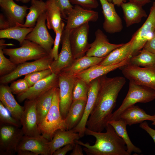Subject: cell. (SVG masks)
<instances>
[{"instance_id":"44","label":"cell","mask_w":155,"mask_h":155,"mask_svg":"<svg viewBox=\"0 0 155 155\" xmlns=\"http://www.w3.org/2000/svg\"><path fill=\"white\" fill-rule=\"evenodd\" d=\"M75 144H67L56 150L53 155H65L69 152L72 150Z\"/></svg>"},{"instance_id":"36","label":"cell","mask_w":155,"mask_h":155,"mask_svg":"<svg viewBox=\"0 0 155 155\" xmlns=\"http://www.w3.org/2000/svg\"><path fill=\"white\" fill-rule=\"evenodd\" d=\"M4 40L1 39L0 40V76L1 77L8 75L13 71L17 65L14 64L4 56L3 50L6 45Z\"/></svg>"},{"instance_id":"52","label":"cell","mask_w":155,"mask_h":155,"mask_svg":"<svg viewBox=\"0 0 155 155\" xmlns=\"http://www.w3.org/2000/svg\"><path fill=\"white\" fill-rule=\"evenodd\" d=\"M152 124L153 125H155V119L152 121Z\"/></svg>"},{"instance_id":"14","label":"cell","mask_w":155,"mask_h":155,"mask_svg":"<svg viewBox=\"0 0 155 155\" xmlns=\"http://www.w3.org/2000/svg\"><path fill=\"white\" fill-rule=\"evenodd\" d=\"M71 30L65 28L61 36L62 48L57 59L54 60L49 67L52 73L58 75L63 69L70 65L75 60L69 39Z\"/></svg>"},{"instance_id":"46","label":"cell","mask_w":155,"mask_h":155,"mask_svg":"<svg viewBox=\"0 0 155 155\" xmlns=\"http://www.w3.org/2000/svg\"><path fill=\"white\" fill-rule=\"evenodd\" d=\"M140 127L150 135L153 139L155 144V130L150 127L147 122L145 121L140 123Z\"/></svg>"},{"instance_id":"23","label":"cell","mask_w":155,"mask_h":155,"mask_svg":"<svg viewBox=\"0 0 155 155\" xmlns=\"http://www.w3.org/2000/svg\"><path fill=\"white\" fill-rule=\"evenodd\" d=\"M12 94L10 87L7 84H1L0 101L13 117L20 121L24 107L21 106L18 103Z\"/></svg>"},{"instance_id":"7","label":"cell","mask_w":155,"mask_h":155,"mask_svg":"<svg viewBox=\"0 0 155 155\" xmlns=\"http://www.w3.org/2000/svg\"><path fill=\"white\" fill-rule=\"evenodd\" d=\"M54 60L50 54L32 62H26L18 65L12 72L0 77V84H7L21 76L34 71L48 69Z\"/></svg>"},{"instance_id":"11","label":"cell","mask_w":155,"mask_h":155,"mask_svg":"<svg viewBox=\"0 0 155 155\" xmlns=\"http://www.w3.org/2000/svg\"><path fill=\"white\" fill-rule=\"evenodd\" d=\"M46 20L45 12L39 17L33 29L27 35L25 39L38 44L49 54H50L54 40L48 31L46 24Z\"/></svg>"},{"instance_id":"17","label":"cell","mask_w":155,"mask_h":155,"mask_svg":"<svg viewBox=\"0 0 155 155\" xmlns=\"http://www.w3.org/2000/svg\"><path fill=\"white\" fill-rule=\"evenodd\" d=\"M59 89V108L62 118L65 119L72 102V92L75 77L58 74Z\"/></svg>"},{"instance_id":"8","label":"cell","mask_w":155,"mask_h":155,"mask_svg":"<svg viewBox=\"0 0 155 155\" xmlns=\"http://www.w3.org/2000/svg\"><path fill=\"white\" fill-rule=\"evenodd\" d=\"M15 126L0 125V155H13L24 135L22 129Z\"/></svg>"},{"instance_id":"15","label":"cell","mask_w":155,"mask_h":155,"mask_svg":"<svg viewBox=\"0 0 155 155\" xmlns=\"http://www.w3.org/2000/svg\"><path fill=\"white\" fill-rule=\"evenodd\" d=\"M58 75L52 73L46 78L30 87L24 92L17 95L20 102L26 100L36 99L55 86H59Z\"/></svg>"},{"instance_id":"9","label":"cell","mask_w":155,"mask_h":155,"mask_svg":"<svg viewBox=\"0 0 155 155\" xmlns=\"http://www.w3.org/2000/svg\"><path fill=\"white\" fill-rule=\"evenodd\" d=\"M122 72L129 81L155 91V65L142 67L128 65L122 69Z\"/></svg>"},{"instance_id":"29","label":"cell","mask_w":155,"mask_h":155,"mask_svg":"<svg viewBox=\"0 0 155 155\" xmlns=\"http://www.w3.org/2000/svg\"><path fill=\"white\" fill-rule=\"evenodd\" d=\"M132 43L131 39L128 42L112 51L98 64L103 65H114L131 57L130 53Z\"/></svg>"},{"instance_id":"31","label":"cell","mask_w":155,"mask_h":155,"mask_svg":"<svg viewBox=\"0 0 155 155\" xmlns=\"http://www.w3.org/2000/svg\"><path fill=\"white\" fill-rule=\"evenodd\" d=\"M108 123L113 126L117 135L125 143L127 152L129 155L132 152L138 154L142 152V150L135 146L131 141L127 130V125L123 120L119 119L118 120H111Z\"/></svg>"},{"instance_id":"10","label":"cell","mask_w":155,"mask_h":155,"mask_svg":"<svg viewBox=\"0 0 155 155\" xmlns=\"http://www.w3.org/2000/svg\"><path fill=\"white\" fill-rule=\"evenodd\" d=\"M89 31V23L71 30L69 42L75 59L85 55L90 47V44L88 41Z\"/></svg>"},{"instance_id":"50","label":"cell","mask_w":155,"mask_h":155,"mask_svg":"<svg viewBox=\"0 0 155 155\" xmlns=\"http://www.w3.org/2000/svg\"><path fill=\"white\" fill-rule=\"evenodd\" d=\"M109 2L113 3L115 5L117 6H121V4L123 3L122 0H107Z\"/></svg>"},{"instance_id":"48","label":"cell","mask_w":155,"mask_h":155,"mask_svg":"<svg viewBox=\"0 0 155 155\" xmlns=\"http://www.w3.org/2000/svg\"><path fill=\"white\" fill-rule=\"evenodd\" d=\"M81 146L76 143L72 150V152L70 153V155H83V149Z\"/></svg>"},{"instance_id":"53","label":"cell","mask_w":155,"mask_h":155,"mask_svg":"<svg viewBox=\"0 0 155 155\" xmlns=\"http://www.w3.org/2000/svg\"></svg>"},{"instance_id":"42","label":"cell","mask_w":155,"mask_h":155,"mask_svg":"<svg viewBox=\"0 0 155 155\" xmlns=\"http://www.w3.org/2000/svg\"><path fill=\"white\" fill-rule=\"evenodd\" d=\"M59 9L62 18L66 19L68 12L73 6L69 0H52Z\"/></svg>"},{"instance_id":"27","label":"cell","mask_w":155,"mask_h":155,"mask_svg":"<svg viewBox=\"0 0 155 155\" xmlns=\"http://www.w3.org/2000/svg\"><path fill=\"white\" fill-rule=\"evenodd\" d=\"M80 138L78 133L72 129H58L55 132L52 140L49 141L50 155L58 149L69 144H75V141Z\"/></svg>"},{"instance_id":"2","label":"cell","mask_w":155,"mask_h":155,"mask_svg":"<svg viewBox=\"0 0 155 155\" xmlns=\"http://www.w3.org/2000/svg\"><path fill=\"white\" fill-rule=\"evenodd\" d=\"M105 129L106 132L103 133L86 128L85 134L92 136L96 139L93 145L78 140L75 141V143L83 146V150L87 155H129L125 143L117 135L113 126L108 123Z\"/></svg>"},{"instance_id":"49","label":"cell","mask_w":155,"mask_h":155,"mask_svg":"<svg viewBox=\"0 0 155 155\" xmlns=\"http://www.w3.org/2000/svg\"><path fill=\"white\" fill-rule=\"evenodd\" d=\"M123 3H126L127 1L129 2H133L142 6L150 3L151 0H122Z\"/></svg>"},{"instance_id":"12","label":"cell","mask_w":155,"mask_h":155,"mask_svg":"<svg viewBox=\"0 0 155 155\" xmlns=\"http://www.w3.org/2000/svg\"><path fill=\"white\" fill-rule=\"evenodd\" d=\"M36 102V99L26 100L25 101L24 109L20 119L24 135L33 137L41 135L38 127Z\"/></svg>"},{"instance_id":"35","label":"cell","mask_w":155,"mask_h":155,"mask_svg":"<svg viewBox=\"0 0 155 155\" xmlns=\"http://www.w3.org/2000/svg\"><path fill=\"white\" fill-rule=\"evenodd\" d=\"M128 65L145 67L155 65V54L142 49L137 54L132 56Z\"/></svg>"},{"instance_id":"24","label":"cell","mask_w":155,"mask_h":155,"mask_svg":"<svg viewBox=\"0 0 155 155\" xmlns=\"http://www.w3.org/2000/svg\"><path fill=\"white\" fill-rule=\"evenodd\" d=\"M104 57L99 58L85 55L75 59L70 65L63 69L60 73L69 76L75 77L89 67L99 64Z\"/></svg>"},{"instance_id":"40","label":"cell","mask_w":155,"mask_h":155,"mask_svg":"<svg viewBox=\"0 0 155 155\" xmlns=\"http://www.w3.org/2000/svg\"><path fill=\"white\" fill-rule=\"evenodd\" d=\"M9 87L12 93L16 95L24 92L30 87L28 82L24 78L13 82Z\"/></svg>"},{"instance_id":"38","label":"cell","mask_w":155,"mask_h":155,"mask_svg":"<svg viewBox=\"0 0 155 155\" xmlns=\"http://www.w3.org/2000/svg\"><path fill=\"white\" fill-rule=\"evenodd\" d=\"M6 124L20 127V121L13 117L9 111L0 101V125Z\"/></svg>"},{"instance_id":"20","label":"cell","mask_w":155,"mask_h":155,"mask_svg":"<svg viewBox=\"0 0 155 155\" xmlns=\"http://www.w3.org/2000/svg\"><path fill=\"white\" fill-rule=\"evenodd\" d=\"M95 39L93 42L90 44V47L86 53V55L104 58L123 44H115L110 43L107 36L99 29L95 31Z\"/></svg>"},{"instance_id":"47","label":"cell","mask_w":155,"mask_h":155,"mask_svg":"<svg viewBox=\"0 0 155 155\" xmlns=\"http://www.w3.org/2000/svg\"><path fill=\"white\" fill-rule=\"evenodd\" d=\"M11 27L9 21L5 16L2 13L0 14V29L4 30Z\"/></svg>"},{"instance_id":"30","label":"cell","mask_w":155,"mask_h":155,"mask_svg":"<svg viewBox=\"0 0 155 155\" xmlns=\"http://www.w3.org/2000/svg\"><path fill=\"white\" fill-rule=\"evenodd\" d=\"M29 11L23 24H17L16 26L24 28H34L39 17L46 10V3L42 0H31Z\"/></svg>"},{"instance_id":"26","label":"cell","mask_w":155,"mask_h":155,"mask_svg":"<svg viewBox=\"0 0 155 155\" xmlns=\"http://www.w3.org/2000/svg\"><path fill=\"white\" fill-rule=\"evenodd\" d=\"M119 119L123 120L127 125L131 126L140 123L146 120L152 121L155 119V113L152 115L148 114L143 109L134 105L123 111Z\"/></svg>"},{"instance_id":"34","label":"cell","mask_w":155,"mask_h":155,"mask_svg":"<svg viewBox=\"0 0 155 155\" xmlns=\"http://www.w3.org/2000/svg\"><path fill=\"white\" fill-rule=\"evenodd\" d=\"M33 28L15 26L0 30V38L16 40L19 42L20 45L25 40L27 35L32 30Z\"/></svg>"},{"instance_id":"32","label":"cell","mask_w":155,"mask_h":155,"mask_svg":"<svg viewBox=\"0 0 155 155\" xmlns=\"http://www.w3.org/2000/svg\"><path fill=\"white\" fill-rule=\"evenodd\" d=\"M46 3V25L48 29L53 30L55 33L62 21L61 12L52 0H47Z\"/></svg>"},{"instance_id":"21","label":"cell","mask_w":155,"mask_h":155,"mask_svg":"<svg viewBox=\"0 0 155 155\" xmlns=\"http://www.w3.org/2000/svg\"><path fill=\"white\" fill-rule=\"evenodd\" d=\"M0 6L11 27L15 26L17 24H23L28 8L26 6L17 4L13 0H0Z\"/></svg>"},{"instance_id":"3","label":"cell","mask_w":155,"mask_h":155,"mask_svg":"<svg viewBox=\"0 0 155 155\" xmlns=\"http://www.w3.org/2000/svg\"><path fill=\"white\" fill-rule=\"evenodd\" d=\"M40 132L44 137L50 141L58 129L67 130L65 119L61 116L59 108V89L54 92L51 107L42 122L38 125Z\"/></svg>"},{"instance_id":"5","label":"cell","mask_w":155,"mask_h":155,"mask_svg":"<svg viewBox=\"0 0 155 155\" xmlns=\"http://www.w3.org/2000/svg\"><path fill=\"white\" fill-rule=\"evenodd\" d=\"M19 47L4 48V54L9 57V59L16 65L29 60H36L49 55L38 44L25 39Z\"/></svg>"},{"instance_id":"1","label":"cell","mask_w":155,"mask_h":155,"mask_svg":"<svg viewBox=\"0 0 155 155\" xmlns=\"http://www.w3.org/2000/svg\"><path fill=\"white\" fill-rule=\"evenodd\" d=\"M126 82L121 76L108 78L102 76L95 106L86 127L92 131L102 132L108 124L120 91Z\"/></svg>"},{"instance_id":"45","label":"cell","mask_w":155,"mask_h":155,"mask_svg":"<svg viewBox=\"0 0 155 155\" xmlns=\"http://www.w3.org/2000/svg\"><path fill=\"white\" fill-rule=\"evenodd\" d=\"M143 49L155 54V30L152 38L146 42Z\"/></svg>"},{"instance_id":"19","label":"cell","mask_w":155,"mask_h":155,"mask_svg":"<svg viewBox=\"0 0 155 155\" xmlns=\"http://www.w3.org/2000/svg\"><path fill=\"white\" fill-rule=\"evenodd\" d=\"M49 141L42 135L33 137L24 135L17 148V152L28 151L35 155H50Z\"/></svg>"},{"instance_id":"41","label":"cell","mask_w":155,"mask_h":155,"mask_svg":"<svg viewBox=\"0 0 155 155\" xmlns=\"http://www.w3.org/2000/svg\"><path fill=\"white\" fill-rule=\"evenodd\" d=\"M65 24L62 21L58 30L56 32L55 37L54 40V46L52 49L51 55L54 60H56L58 56V49L61 42L62 32L64 29Z\"/></svg>"},{"instance_id":"16","label":"cell","mask_w":155,"mask_h":155,"mask_svg":"<svg viewBox=\"0 0 155 155\" xmlns=\"http://www.w3.org/2000/svg\"><path fill=\"white\" fill-rule=\"evenodd\" d=\"M65 28L72 30L90 22H95L99 17L98 12L75 5L67 13Z\"/></svg>"},{"instance_id":"39","label":"cell","mask_w":155,"mask_h":155,"mask_svg":"<svg viewBox=\"0 0 155 155\" xmlns=\"http://www.w3.org/2000/svg\"><path fill=\"white\" fill-rule=\"evenodd\" d=\"M52 73L49 68L40 71L34 72L25 75L24 79L28 83L30 87L48 77Z\"/></svg>"},{"instance_id":"33","label":"cell","mask_w":155,"mask_h":155,"mask_svg":"<svg viewBox=\"0 0 155 155\" xmlns=\"http://www.w3.org/2000/svg\"><path fill=\"white\" fill-rule=\"evenodd\" d=\"M58 86L55 87L36 99L38 125L42 121L50 108L55 92Z\"/></svg>"},{"instance_id":"4","label":"cell","mask_w":155,"mask_h":155,"mask_svg":"<svg viewBox=\"0 0 155 155\" xmlns=\"http://www.w3.org/2000/svg\"><path fill=\"white\" fill-rule=\"evenodd\" d=\"M129 88L126 96L120 106L113 113L110 121L118 119L123 111L136 103H146L155 99L154 90L136 84L131 81H129Z\"/></svg>"},{"instance_id":"13","label":"cell","mask_w":155,"mask_h":155,"mask_svg":"<svg viewBox=\"0 0 155 155\" xmlns=\"http://www.w3.org/2000/svg\"><path fill=\"white\" fill-rule=\"evenodd\" d=\"M101 77L93 80L89 84L87 99L83 117L78 125L72 129L75 132L78 133L80 138L85 134L86 123L96 101Z\"/></svg>"},{"instance_id":"37","label":"cell","mask_w":155,"mask_h":155,"mask_svg":"<svg viewBox=\"0 0 155 155\" xmlns=\"http://www.w3.org/2000/svg\"><path fill=\"white\" fill-rule=\"evenodd\" d=\"M88 87L89 84L75 77L73 89L72 100H87Z\"/></svg>"},{"instance_id":"22","label":"cell","mask_w":155,"mask_h":155,"mask_svg":"<svg viewBox=\"0 0 155 155\" xmlns=\"http://www.w3.org/2000/svg\"><path fill=\"white\" fill-rule=\"evenodd\" d=\"M130 58H128L114 65H103L97 64L94 65L81 72L75 77L89 84L91 81L97 78L128 65Z\"/></svg>"},{"instance_id":"6","label":"cell","mask_w":155,"mask_h":155,"mask_svg":"<svg viewBox=\"0 0 155 155\" xmlns=\"http://www.w3.org/2000/svg\"><path fill=\"white\" fill-rule=\"evenodd\" d=\"M155 30V1L153 3L149 14L142 26L133 34L130 55L137 54L146 42L152 37Z\"/></svg>"},{"instance_id":"25","label":"cell","mask_w":155,"mask_h":155,"mask_svg":"<svg viewBox=\"0 0 155 155\" xmlns=\"http://www.w3.org/2000/svg\"><path fill=\"white\" fill-rule=\"evenodd\" d=\"M126 25L128 27L140 22L142 18L147 16L142 6L131 2L123 3L121 5Z\"/></svg>"},{"instance_id":"28","label":"cell","mask_w":155,"mask_h":155,"mask_svg":"<svg viewBox=\"0 0 155 155\" xmlns=\"http://www.w3.org/2000/svg\"><path fill=\"white\" fill-rule=\"evenodd\" d=\"M86 101L83 100L72 101L65 119L67 125V130L73 129L80 122L84 113Z\"/></svg>"},{"instance_id":"51","label":"cell","mask_w":155,"mask_h":155,"mask_svg":"<svg viewBox=\"0 0 155 155\" xmlns=\"http://www.w3.org/2000/svg\"><path fill=\"white\" fill-rule=\"evenodd\" d=\"M16 1H20L24 3H27L30 1H31V0H15Z\"/></svg>"},{"instance_id":"18","label":"cell","mask_w":155,"mask_h":155,"mask_svg":"<svg viewBox=\"0 0 155 155\" xmlns=\"http://www.w3.org/2000/svg\"><path fill=\"white\" fill-rule=\"evenodd\" d=\"M101 5L104 20L103 28L107 33L113 34L123 29L122 20L116 12L115 5L107 0H99Z\"/></svg>"},{"instance_id":"43","label":"cell","mask_w":155,"mask_h":155,"mask_svg":"<svg viewBox=\"0 0 155 155\" xmlns=\"http://www.w3.org/2000/svg\"><path fill=\"white\" fill-rule=\"evenodd\" d=\"M72 5H78L85 8L92 9L98 7L99 4L97 0H69Z\"/></svg>"}]
</instances>
